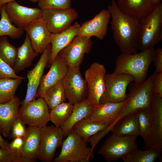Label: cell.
Listing matches in <instances>:
<instances>
[{
  "label": "cell",
  "mask_w": 162,
  "mask_h": 162,
  "mask_svg": "<svg viewBox=\"0 0 162 162\" xmlns=\"http://www.w3.org/2000/svg\"><path fill=\"white\" fill-rule=\"evenodd\" d=\"M0 13V37L8 36L13 39L21 37L24 33V29L12 24L5 12L4 4L2 6Z\"/></svg>",
  "instance_id": "cell-32"
},
{
  "label": "cell",
  "mask_w": 162,
  "mask_h": 162,
  "mask_svg": "<svg viewBox=\"0 0 162 162\" xmlns=\"http://www.w3.org/2000/svg\"><path fill=\"white\" fill-rule=\"evenodd\" d=\"M136 136H121L112 134L102 144L98 151L107 162L122 159L137 148Z\"/></svg>",
  "instance_id": "cell-6"
},
{
  "label": "cell",
  "mask_w": 162,
  "mask_h": 162,
  "mask_svg": "<svg viewBox=\"0 0 162 162\" xmlns=\"http://www.w3.org/2000/svg\"><path fill=\"white\" fill-rule=\"evenodd\" d=\"M153 62L155 68V74L162 72V49L159 47L155 50Z\"/></svg>",
  "instance_id": "cell-41"
},
{
  "label": "cell",
  "mask_w": 162,
  "mask_h": 162,
  "mask_svg": "<svg viewBox=\"0 0 162 162\" xmlns=\"http://www.w3.org/2000/svg\"><path fill=\"white\" fill-rule=\"evenodd\" d=\"M3 5H2L0 3V11L1 9V8H2V6Z\"/></svg>",
  "instance_id": "cell-46"
},
{
  "label": "cell",
  "mask_w": 162,
  "mask_h": 162,
  "mask_svg": "<svg viewBox=\"0 0 162 162\" xmlns=\"http://www.w3.org/2000/svg\"><path fill=\"white\" fill-rule=\"evenodd\" d=\"M110 132L112 134L118 136H140L138 111L121 118L115 124Z\"/></svg>",
  "instance_id": "cell-27"
},
{
  "label": "cell",
  "mask_w": 162,
  "mask_h": 162,
  "mask_svg": "<svg viewBox=\"0 0 162 162\" xmlns=\"http://www.w3.org/2000/svg\"><path fill=\"white\" fill-rule=\"evenodd\" d=\"M40 144L38 159L43 162H52L57 148L62 144L64 134L61 127L54 125H46L40 128Z\"/></svg>",
  "instance_id": "cell-10"
},
{
  "label": "cell",
  "mask_w": 162,
  "mask_h": 162,
  "mask_svg": "<svg viewBox=\"0 0 162 162\" xmlns=\"http://www.w3.org/2000/svg\"><path fill=\"white\" fill-rule=\"evenodd\" d=\"M92 44L91 38L77 35L58 55L64 60L68 68L80 66L85 54L91 52Z\"/></svg>",
  "instance_id": "cell-13"
},
{
  "label": "cell",
  "mask_w": 162,
  "mask_h": 162,
  "mask_svg": "<svg viewBox=\"0 0 162 162\" xmlns=\"http://www.w3.org/2000/svg\"><path fill=\"white\" fill-rule=\"evenodd\" d=\"M73 104L64 102L51 109L50 121L57 127H61L68 120L72 111Z\"/></svg>",
  "instance_id": "cell-31"
},
{
  "label": "cell",
  "mask_w": 162,
  "mask_h": 162,
  "mask_svg": "<svg viewBox=\"0 0 162 162\" xmlns=\"http://www.w3.org/2000/svg\"><path fill=\"white\" fill-rule=\"evenodd\" d=\"M78 16L77 11L70 7L42 10L40 17L51 33H57L68 28Z\"/></svg>",
  "instance_id": "cell-14"
},
{
  "label": "cell",
  "mask_w": 162,
  "mask_h": 162,
  "mask_svg": "<svg viewBox=\"0 0 162 162\" xmlns=\"http://www.w3.org/2000/svg\"><path fill=\"white\" fill-rule=\"evenodd\" d=\"M151 1L154 4L156 5L161 2V0H151Z\"/></svg>",
  "instance_id": "cell-45"
},
{
  "label": "cell",
  "mask_w": 162,
  "mask_h": 162,
  "mask_svg": "<svg viewBox=\"0 0 162 162\" xmlns=\"http://www.w3.org/2000/svg\"><path fill=\"white\" fill-rule=\"evenodd\" d=\"M105 90L100 104L106 102H119L127 99L128 86L134 81L130 75L124 73H113L106 74L105 77Z\"/></svg>",
  "instance_id": "cell-7"
},
{
  "label": "cell",
  "mask_w": 162,
  "mask_h": 162,
  "mask_svg": "<svg viewBox=\"0 0 162 162\" xmlns=\"http://www.w3.org/2000/svg\"><path fill=\"white\" fill-rule=\"evenodd\" d=\"M0 147L2 148L8 149L9 148V143L6 140H4L1 135L0 130Z\"/></svg>",
  "instance_id": "cell-43"
},
{
  "label": "cell",
  "mask_w": 162,
  "mask_h": 162,
  "mask_svg": "<svg viewBox=\"0 0 162 162\" xmlns=\"http://www.w3.org/2000/svg\"><path fill=\"white\" fill-rule=\"evenodd\" d=\"M127 100L119 102H106L93 106L89 117L93 122L104 124L108 128L103 131L105 136L110 132L112 126L125 108Z\"/></svg>",
  "instance_id": "cell-12"
},
{
  "label": "cell",
  "mask_w": 162,
  "mask_h": 162,
  "mask_svg": "<svg viewBox=\"0 0 162 162\" xmlns=\"http://www.w3.org/2000/svg\"><path fill=\"white\" fill-rule=\"evenodd\" d=\"M4 78L25 79L24 77L17 75L13 68L0 58V79Z\"/></svg>",
  "instance_id": "cell-38"
},
{
  "label": "cell",
  "mask_w": 162,
  "mask_h": 162,
  "mask_svg": "<svg viewBox=\"0 0 162 162\" xmlns=\"http://www.w3.org/2000/svg\"><path fill=\"white\" fill-rule=\"evenodd\" d=\"M62 83L66 99L69 102L74 104L86 99L87 85L80 66L68 68Z\"/></svg>",
  "instance_id": "cell-11"
},
{
  "label": "cell",
  "mask_w": 162,
  "mask_h": 162,
  "mask_svg": "<svg viewBox=\"0 0 162 162\" xmlns=\"http://www.w3.org/2000/svg\"><path fill=\"white\" fill-rule=\"evenodd\" d=\"M63 140L61 152L54 162H88L93 157L87 142L73 131Z\"/></svg>",
  "instance_id": "cell-5"
},
{
  "label": "cell",
  "mask_w": 162,
  "mask_h": 162,
  "mask_svg": "<svg viewBox=\"0 0 162 162\" xmlns=\"http://www.w3.org/2000/svg\"><path fill=\"white\" fill-rule=\"evenodd\" d=\"M40 141V128L29 126L24 137V143L20 151L16 153L20 162L36 161L39 152Z\"/></svg>",
  "instance_id": "cell-21"
},
{
  "label": "cell",
  "mask_w": 162,
  "mask_h": 162,
  "mask_svg": "<svg viewBox=\"0 0 162 162\" xmlns=\"http://www.w3.org/2000/svg\"><path fill=\"white\" fill-rule=\"evenodd\" d=\"M152 83L153 94L162 98V72L154 73Z\"/></svg>",
  "instance_id": "cell-39"
},
{
  "label": "cell",
  "mask_w": 162,
  "mask_h": 162,
  "mask_svg": "<svg viewBox=\"0 0 162 162\" xmlns=\"http://www.w3.org/2000/svg\"><path fill=\"white\" fill-rule=\"evenodd\" d=\"M106 70L104 65L97 62L92 63L85 72L88 94L86 101L90 105L96 106L100 100L105 88V77Z\"/></svg>",
  "instance_id": "cell-8"
},
{
  "label": "cell",
  "mask_w": 162,
  "mask_h": 162,
  "mask_svg": "<svg viewBox=\"0 0 162 162\" xmlns=\"http://www.w3.org/2000/svg\"><path fill=\"white\" fill-rule=\"evenodd\" d=\"M62 81L49 89L43 97L51 109L65 101V94Z\"/></svg>",
  "instance_id": "cell-33"
},
{
  "label": "cell",
  "mask_w": 162,
  "mask_h": 162,
  "mask_svg": "<svg viewBox=\"0 0 162 162\" xmlns=\"http://www.w3.org/2000/svg\"><path fill=\"white\" fill-rule=\"evenodd\" d=\"M162 4L161 2L140 20L138 50L143 51L154 47L162 40Z\"/></svg>",
  "instance_id": "cell-3"
},
{
  "label": "cell",
  "mask_w": 162,
  "mask_h": 162,
  "mask_svg": "<svg viewBox=\"0 0 162 162\" xmlns=\"http://www.w3.org/2000/svg\"><path fill=\"white\" fill-rule=\"evenodd\" d=\"M138 121L140 136L143 139L145 144L148 140L150 130L151 122L150 107L138 111Z\"/></svg>",
  "instance_id": "cell-35"
},
{
  "label": "cell",
  "mask_w": 162,
  "mask_h": 162,
  "mask_svg": "<svg viewBox=\"0 0 162 162\" xmlns=\"http://www.w3.org/2000/svg\"><path fill=\"white\" fill-rule=\"evenodd\" d=\"M155 51L153 47L139 52L121 53L116 58L113 72L129 74L133 77L135 83L142 82L146 79Z\"/></svg>",
  "instance_id": "cell-2"
},
{
  "label": "cell",
  "mask_w": 162,
  "mask_h": 162,
  "mask_svg": "<svg viewBox=\"0 0 162 162\" xmlns=\"http://www.w3.org/2000/svg\"><path fill=\"white\" fill-rule=\"evenodd\" d=\"M80 26V24L76 22L60 32L51 33V52L48 64H50L59 52L67 46L77 35Z\"/></svg>",
  "instance_id": "cell-23"
},
{
  "label": "cell",
  "mask_w": 162,
  "mask_h": 162,
  "mask_svg": "<svg viewBox=\"0 0 162 162\" xmlns=\"http://www.w3.org/2000/svg\"><path fill=\"white\" fill-rule=\"evenodd\" d=\"M108 127L105 124L94 122L88 117L75 124L73 128V131L88 142L91 136L100 131L105 130Z\"/></svg>",
  "instance_id": "cell-28"
},
{
  "label": "cell",
  "mask_w": 162,
  "mask_h": 162,
  "mask_svg": "<svg viewBox=\"0 0 162 162\" xmlns=\"http://www.w3.org/2000/svg\"><path fill=\"white\" fill-rule=\"evenodd\" d=\"M24 143V137H17L14 138L11 142L9 143V148L16 153H18L20 150Z\"/></svg>",
  "instance_id": "cell-42"
},
{
  "label": "cell",
  "mask_w": 162,
  "mask_h": 162,
  "mask_svg": "<svg viewBox=\"0 0 162 162\" xmlns=\"http://www.w3.org/2000/svg\"><path fill=\"white\" fill-rule=\"evenodd\" d=\"M93 107L88 104L86 99L73 104L70 117L61 127L64 136L73 131V128L75 124L83 119L90 117Z\"/></svg>",
  "instance_id": "cell-26"
},
{
  "label": "cell",
  "mask_w": 162,
  "mask_h": 162,
  "mask_svg": "<svg viewBox=\"0 0 162 162\" xmlns=\"http://www.w3.org/2000/svg\"><path fill=\"white\" fill-rule=\"evenodd\" d=\"M151 122L146 149L154 147L162 148V98L153 94L150 106Z\"/></svg>",
  "instance_id": "cell-17"
},
{
  "label": "cell",
  "mask_w": 162,
  "mask_h": 162,
  "mask_svg": "<svg viewBox=\"0 0 162 162\" xmlns=\"http://www.w3.org/2000/svg\"><path fill=\"white\" fill-rule=\"evenodd\" d=\"M17 48L10 44L6 36L0 37V58L13 68L17 56Z\"/></svg>",
  "instance_id": "cell-34"
},
{
  "label": "cell",
  "mask_w": 162,
  "mask_h": 162,
  "mask_svg": "<svg viewBox=\"0 0 162 162\" xmlns=\"http://www.w3.org/2000/svg\"><path fill=\"white\" fill-rule=\"evenodd\" d=\"M29 1L33 2L36 3L38 2L39 0H28ZM15 0H0V3L2 5L8 3L12 2Z\"/></svg>",
  "instance_id": "cell-44"
},
{
  "label": "cell",
  "mask_w": 162,
  "mask_h": 162,
  "mask_svg": "<svg viewBox=\"0 0 162 162\" xmlns=\"http://www.w3.org/2000/svg\"><path fill=\"white\" fill-rule=\"evenodd\" d=\"M37 2L42 10L64 9L70 8L71 0H39Z\"/></svg>",
  "instance_id": "cell-36"
},
{
  "label": "cell",
  "mask_w": 162,
  "mask_h": 162,
  "mask_svg": "<svg viewBox=\"0 0 162 162\" xmlns=\"http://www.w3.org/2000/svg\"><path fill=\"white\" fill-rule=\"evenodd\" d=\"M39 53L33 48L30 39L26 34L22 44L17 48L16 62L13 69L16 74L31 65Z\"/></svg>",
  "instance_id": "cell-25"
},
{
  "label": "cell",
  "mask_w": 162,
  "mask_h": 162,
  "mask_svg": "<svg viewBox=\"0 0 162 162\" xmlns=\"http://www.w3.org/2000/svg\"><path fill=\"white\" fill-rule=\"evenodd\" d=\"M110 18L109 10H102L92 19L86 21L80 25L77 35L90 38L94 36L100 40H103L107 34Z\"/></svg>",
  "instance_id": "cell-18"
},
{
  "label": "cell",
  "mask_w": 162,
  "mask_h": 162,
  "mask_svg": "<svg viewBox=\"0 0 162 162\" xmlns=\"http://www.w3.org/2000/svg\"><path fill=\"white\" fill-rule=\"evenodd\" d=\"M116 4L122 11L140 20L148 14L156 6L151 0H118Z\"/></svg>",
  "instance_id": "cell-24"
},
{
  "label": "cell",
  "mask_w": 162,
  "mask_h": 162,
  "mask_svg": "<svg viewBox=\"0 0 162 162\" xmlns=\"http://www.w3.org/2000/svg\"><path fill=\"white\" fill-rule=\"evenodd\" d=\"M47 73L43 76L37 92V97H43L50 88L62 81L68 67L64 60L58 55L50 64Z\"/></svg>",
  "instance_id": "cell-19"
},
{
  "label": "cell",
  "mask_w": 162,
  "mask_h": 162,
  "mask_svg": "<svg viewBox=\"0 0 162 162\" xmlns=\"http://www.w3.org/2000/svg\"><path fill=\"white\" fill-rule=\"evenodd\" d=\"M28 36L32 46L38 53H42L50 44L51 33L40 17L23 28Z\"/></svg>",
  "instance_id": "cell-20"
},
{
  "label": "cell",
  "mask_w": 162,
  "mask_h": 162,
  "mask_svg": "<svg viewBox=\"0 0 162 162\" xmlns=\"http://www.w3.org/2000/svg\"><path fill=\"white\" fill-rule=\"evenodd\" d=\"M5 12L11 22L18 27L23 28L40 17L42 10L20 4L15 1L4 4Z\"/></svg>",
  "instance_id": "cell-16"
},
{
  "label": "cell",
  "mask_w": 162,
  "mask_h": 162,
  "mask_svg": "<svg viewBox=\"0 0 162 162\" xmlns=\"http://www.w3.org/2000/svg\"><path fill=\"white\" fill-rule=\"evenodd\" d=\"M21 102L19 98L15 96L10 101L0 104V130L5 137L10 136L14 122L19 116Z\"/></svg>",
  "instance_id": "cell-22"
},
{
  "label": "cell",
  "mask_w": 162,
  "mask_h": 162,
  "mask_svg": "<svg viewBox=\"0 0 162 162\" xmlns=\"http://www.w3.org/2000/svg\"><path fill=\"white\" fill-rule=\"evenodd\" d=\"M19 116L29 126L40 128L46 126L50 121L49 107L42 97L21 106Z\"/></svg>",
  "instance_id": "cell-9"
},
{
  "label": "cell",
  "mask_w": 162,
  "mask_h": 162,
  "mask_svg": "<svg viewBox=\"0 0 162 162\" xmlns=\"http://www.w3.org/2000/svg\"><path fill=\"white\" fill-rule=\"evenodd\" d=\"M162 148L154 147L146 150H140L137 148L122 159L124 162H154L161 158Z\"/></svg>",
  "instance_id": "cell-29"
},
{
  "label": "cell",
  "mask_w": 162,
  "mask_h": 162,
  "mask_svg": "<svg viewBox=\"0 0 162 162\" xmlns=\"http://www.w3.org/2000/svg\"><path fill=\"white\" fill-rule=\"evenodd\" d=\"M26 124L19 116L15 120L11 129L10 136L14 139L17 137H25L27 134Z\"/></svg>",
  "instance_id": "cell-37"
},
{
  "label": "cell",
  "mask_w": 162,
  "mask_h": 162,
  "mask_svg": "<svg viewBox=\"0 0 162 162\" xmlns=\"http://www.w3.org/2000/svg\"><path fill=\"white\" fill-rule=\"evenodd\" d=\"M23 80L21 78L0 79V104L7 103L14 98L16 92Z\"/></svg>",
  "instance_id": "cell-30"
},
{
  "label": "cell",
  "mask_w": 162,
  "mask_h": 162,
  "mask_svg": "<svg viewBox=\"0 0 162 162\" xmlns=\"http://www.w3.org/2000/svg\"><path fill=\"white\" fill-rule=\"evenodd\" d=\"M0 162H20L16 153L0 147Z\"/></svg>",
  "instance_id": "cell-40"
},
{
  "label": "cell",
  "mask_w": 162,
  "mask_h": 162,
  "mask_svg": "<svg viewBox=\"0 0 162 162\" xmlns=\"http://www.w3.org/2000/svg\"><path fill=\"white\" fill-rule=\"evenodd\" d=\"M51 52L50 44L42 54L33 68L28 71L26 77L28 82L25 99L21 102V106L36 100L37 92L43 76L45 68L48 64Z\"/></svg>",
  "instance_id": "cell-15"
},
{
  "label": "cell",
  "mask_w": 162,
  "mask_h": 162,
  "mask_svg": "<svg viewBox=\"0 0 162 162\" xmlns=\"http://www.w3.org/2000/svg\"><path fill=\"white\" fill-rule=\"evenodd\" d=\"M107 10L111 15L110 24L113 38L122 53L136 52L140 20L122 11L114 0Z\"/></svg>",
  "instance_id": "cell-1"
},
{
  "label": "cell",
  "mask_w": 162,
  "mask_h": 162,
  "mask_svg": "<svg viewBox=\"0 0 162 162\" xmlns=\"http://www.w3.org/2000/svg\"><path fill=\"white\" fill-rule=\"evenodd\" d=\"M154 74V73L150 75L141 83L137 84L133 82L129 85V91L127 94V105L112 127L125 116L141 110L150 107L153 95L152 83Z\"/></svg>",
  "instance_id": "cell-4"
}]
</instances>
